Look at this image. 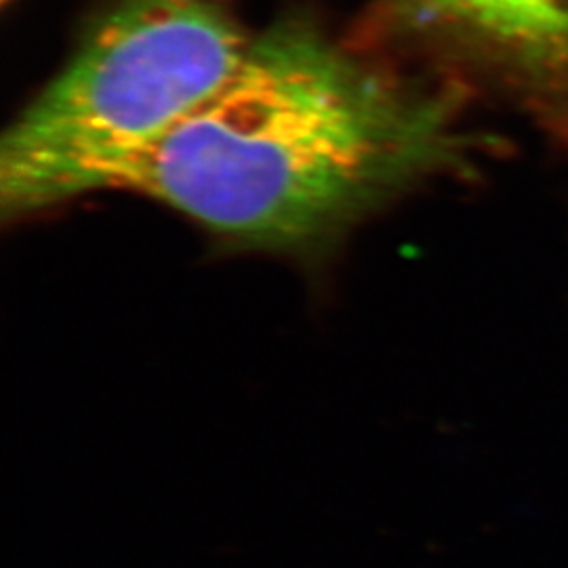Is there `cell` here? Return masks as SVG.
<instances>
[{
    "mask_svg": "<svg viewBox=\"0 0 568 568\" xmlns=\"http://www.w3.org/2000/svg\"><path fill=\"white\" fill-rule=\"evenodd\" d=\"M462 82H429L345 49L304 20L253 37L234 74L124 175L224 253L323 272L389 204L471 178Z\"/></svg>",
    "mask_w": 568,
    "mask_h": 568,
    "instance_id": "obj_1",
    "label": "cell"
},
{
    "mask_svg": "<svg viewBox=\"0 0 568 568\" xmlns=\"http://www.w3.org/2000/svg\"><path fill=\"white\" fill-rule=\"evenodd\" d=\"M225 0H114L0 145V213L21 222L124 175L234 74L248 47Z\"/></svg>",
    "mask_w": 568,
    "mask_h": 568,
    "instance_id": "obj_2",
    "label": "cell"
},
{
    "mask_svg": "<svg viewBox=\"0 0 568 568\" xmlns=\"http://www.w3.org/2000/svg\"><path fill=\"white\" fill-rule=\"evenodd\" d=\"M406 28L568 150V0H394Z\"/></svg>",
    "mask_w": 568,
    "mask_h": 568,
    "instance_id": "obj_3",
    "label": "cell"
}]
</instances>
